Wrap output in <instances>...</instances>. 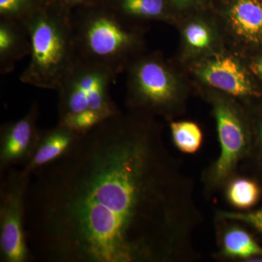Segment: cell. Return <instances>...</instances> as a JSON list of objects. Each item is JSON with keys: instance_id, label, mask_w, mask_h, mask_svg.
Here are the masks:
<instances>
[{"instance_id": "6da1fadb", "label": "cell", "mask_w": 262, "mask_h": 262, "mask_svg": "<svg viewBox=\"0 0 262 262\" xmlns=\"http://www.w3.org/2000/svg\"><path fill=\"white\" fill-rule=\"evenodd\" d=\"M203 217L192 179L146 113L121 112L32 175L27 239L39 262H185Z\"/></svg>"}, {"instance_id": "7a4b0ae2", "label": "cell", "mask_w": 262, "mask_h": 262, "mask_svg": "<svg viewBox=\"0 0 262 262\" xmlns=\"http://www.w3.org/2000/svg\"><path fill=\"white\" fill-rule=\"evenodd\" d=\"M30 42V59L20 77L26 84L55 90L78 61L70 15L37 10L23 20Z\"/></svg>"}, {"instance_id": "3957f363", "label": "cell", "mask_w": 262, "mask_h": 262, "mask_svg": "<svg viewBox=\"0 0 262 262\" xmlns=\"http://www.w3.org/2000/svg\"><path fill=\"white\" fill-rule=\"evenodd\" d=\"M117 73L104 66L78 60L58 91V123L84 135L120 113L112 98Z\"/></svg>"}, {"instance_id": "277c9868", "label": "cell", "mask_w": 262, "mask_h": 262, "mask_svg": "<svg viewBox=\"0 0 262 262\" xmlns=\"http://www.w3.org/2000/svg\"><path fill=\"white\" fill-rule=\"evenodd\" d=\"M78 60L94 62L121 72L136 43L135 35L115 13L70 15Z\"/></svg>"}, {"instance_id": "5b68a950", "label": "cell", "mask_w": 262, "mask_h": 262, "mask_svg": "<svg viewBox=\"0 0 262 262\" xmlns=\"http://www.w3.org/2000/svg\"><path fill=\"white\" fill-rule=\"evenodd\" d=\"M32 175L11 168L0 177V261H34L26 229L27 200Z\"/></svg>"}, {"instance_id": "8992f818", "label": "cell", "mask_w": 262, "mask_h": 262, "mask_svg": "<svg viewBox=\"0 0 262 262\" xmlns=\"http://www.w3.org/2000/svg\"><path fill=\"white\" fill-rule=\"evenodd\" d=\"M213 106L220 153L203 178L207 192L211 193L225 187L251 150L249 133L237 107L222 98L214 100Z\"/></svg>"}, {"instance_id": "52a82bcc", "label": "cell", "mask_w": 262, "mask_h": 262, "mask_svg": "<svg viewBox=\"0 0 262 262\" xmlns=\"http://www.w3.org/2000/svg\"><path fill=\"white\" fill-rule=\"evenodd\" d=\"M128 104L137 112L168 114L178 98L171 72L160 60L141 59L130 70Z\"/></svg>"}, {"instance_id": "ba28073f", "label": "cell", "mask_w": 262, "mask_h": 262, "mask_svg": "<svg viewBox=\"0 0 262 262\" xmlns=\"http://www.w3.org/2000/svg\"><path fill=\"white\" fill-rule=\"evenodd\" d=\"M39 108L34 103L18 120L3 124L0 130V177L15 166L23 167L37 144Z\"/></svg>"}, {"instance_id": "9c48e42d", "label": "cell", "mask_w": 262, "mask_h": 262, "mask_svg": "<svg viewBox=\"0 0 262 262\" xmlns=\"http://www.w3.org/2000/svg\"><path fill=\"white\" fill-rule=\"evenodd\" d=\"M198 77L208 85L237 98L254 96L251 80L237 60L216 56L198 66Z\"/></svg>"}, {"instance_id": "30bf717a", "label": "cell", "mask_w": 262, "mask_h": 262, "mask_svg": "<svg viewBox=\"0 0 262 262\" xmlns=\"http://www.w3.org/2000/svg\"><path fill=\"white\" fill-rule=\"evenodd\" d=\"M80 136L58 123L51 128L39 130L34 151L22 168L26 173L32 175L39 169L63 156Z\"/></svg>"}, {"instance_id": "8fae6325", "label": "cell", "mask_w": 262, "mask_h": 262, "mask_svg": "<svg viewBox=\"0 0 262 262\" xmlns=\"http://www.w3.org/2000/svg\"><path fill=\"white\" fill-rule=\"evenodd\" d=\"M219 258L251 261L262 257V247L242 225L232 221L216 220Z\"/></svg>"}, {"instance_id": "7c38bea8", "label": "cell", "mask_w": 262, "mask_h": 262, "mask_svg": "<svg viewBox=\"0 0 262 262\" xmlns=\"http://www.w3.org/2000/svg\"><path fill=\"white\" fill-rule=\"evenodd\" d=\"M28 34L20 20L2 18L0 22V63L2 73L13 70L15 63L30 54Z\"/></svg>"}, {"instance_id": "4fadbf2b", "label": "cell", "mask_w": 262, "mask_h": 262, "mask_svg": "<svg viewBox=\"0 0 262 262\" xmlns=\"http://www.w3.org/2000/svg\"><path fill=\"white\" fill-rule=\"evenodd\" d=\"M231 28L241 39L257 43L262 40V3L236 0L229 13Z\"/></svg>"}, {"instance_id": "5bb4252c", "label": "cell", "mask_w": 262, "mask_h": 262, "mask_svg": "<svg viewBox=\"0 0 262 262\" xmlns=\"http://www.w3.org/2000/svg\"><path fill=\"white\" fill-rule=\"evenodd\" d=\"M225 196L230 206L247 210L257 203L261 195L258 183L248 177L234 175L225 186Z\"/></svg>"}, {"instance_id": "9a60e30c", "label": "cell", "mask_w": 262, "mask_h": 262, "mask_svg": "<svg viewBox=\"0 0 262 262\" xmlns=\"http://www.w3.org/2000/svg\"><path fill=\"white\" fill-rule=\"evenodd\" d=\"M173 144L182 153L192 155L201 149L203 134L201 127L192 121H174L170 124Z\"/></svg>"}, {"instance_id": "2e32d148", "label": "cell", "mask_w": 262, "mask_h": 262, "mask_svg": "<svg viewBox=\"0 0 262 262\" xmlns=\"http://www.w3.org/2000/svg\"><path fill=\"white\" fill-rule=\"evenodd\" d=\"M122 11L125 15L140 18H158L163 14L164 0H122Z\"/></svg>"}, {"instance_id": "e0dca14e", "label": "cell", "mask_w": 262, "mask_h": 262, "mask_svg": "<svg viewBox=\"0 0 262 262\" xmlns=\"http://www.w3.org/2000/svg\"><path fill=\"white\" fill-rule=\"evenodd\" d=\"M215 220L237 222L262 233V208L257 211L250 212L220 211L217 212Z\"/></svg>"}, {"instance_id": "ac0fdd59", "label": "cell", "mask_w": 262, "mask_h": 262, "mask_svg": "<svg viewBox=\"0 0 262 262\" xmlns=\"http://www.w3.org/2000/svg\"><path fill=\"white\" fill-rule=\"evenodd\" d=\"M186 41L191 48L203 50L209 47L211 34L206 25L199 22L189 24L184 31Z\"/></svg>"}, {"instance_id": "d6986e66", "label": "cell", "mask_w": 262, "mask_h": 262, "mask_svg": "<svg viewBox=\"0 0 262 262\" xmlns=\"http://www.w3.org/2000/svg\"><path fill=\"white\" fill-rule=\"evenodd\" d=\"M31 0H0V14L3 18L21 20L32 11Z\"/></svg>"}, {"instance_id": "ffe728a7", "label": "cell", "mask_w": 262, "mask_h": 262, "mask_svg": "<svg viewBox=\"0 0 262 262\" xmlns=\"http://www.w3.org/2000/svg\"><path fill=\"white\" fill-rule=\"evenodd\" d=\"M258 149H259L260 154L262 157V122L259 124L258 128Z\"/></svg>"}, {"instance_id": "44dd1931", "label": "cell", "mask_w": 262, "mask_h": 262, "mask_svg": "<svg viewBox=\"0 0 262 262\" xmlns=\"http://www.w3.org/2000/svg\"><path fill=\"white\" fill-rule=\"evenodd\" d=\"M254 67L255 71H256V73H257L258 75L261 77L262 80V57L261 59L256 63Z\"/></svg>"}, {"instance_id": "7402d4cb", "label": "cell", "mask_w": 262, "mask_h": 262, "mask_svg": "<svg viewBox=\"0 0 262 262\" xmlns=\"http://www.w3.org/2000/svg\"><path fill=\"white\" fill-rule=\"evenodd\" d=\"M65 1L66 3H68L71 6H74V5L84 4L90 0H65Z\"/></svg>"}, {"instance_id": "603a6c76", "label": "cell", "mask_w": 262, "mask_h": 262, "mask_svg": "<svg viewBox=\"0 0 262 262\" xmlns=\"http://www.w3.org/2000/svg\"><path fill=\"white\" fill-rule=\"evenodd\" d=\"M175 1L179 3H186L189 2V0H175Z\"/></svg>"}]
</instances>
